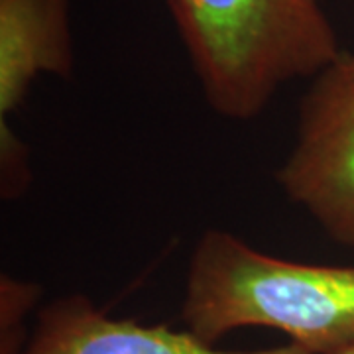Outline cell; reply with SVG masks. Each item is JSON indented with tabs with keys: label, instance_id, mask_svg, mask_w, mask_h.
I'll use <instances>...</instances> for the list:
<instances>
[{
	"label": "cell",
	"instance_id": "6da1fadb",
	"mask_svg": "<svg viewBox=\"0 0 354 354\" xmlns=\"http://www.w3.org/2000/svg\"><path fill=\"white\" fill-rule=\"evenodd\" d=\"M181 319L211 344L264 327L311 354H339L354 346V266L286 260L209 228L191 252Z\"/></svg>",
	"mask_w": 354,
	"mask_h": 354
},
{
	"label": "cell",
	"instance_id": "7a4b0ae2",
	"mask_svg": "<svg viewBox=\"0 0 354 354\" xmlns=\"http://www.w3.org/2000/svg\"><path fill=\"white\" fill-rule=\"evenodd\" d=\"M211 111L256 118L291 81L341 53L319 0H167Z\"/></svg>",
	"mask_w": 354,
	"mask_h": 354
},
{
	"label": "cell",
	"instance_id": "3957f363",
	"mask_svg": "<svg viewBox=\"0 0 354 354\" xmlns=\"http://www.w3.org/2000/svg\"><path fill=\"white\" fill-rule=\"evenodd\" d=\"M278 183L333 241L354 246V53L311 79Z\"/></svg>",
	"mask_w": 354,
	"mask_h": 354
},
{
	"label": "cell",
	"instance_id": "277c9868",
	"mask_svg": "<svg viewBox=\"0 0 354 354\" xmlns=\"http://www.w3.org/2000/svg\"><path fill=\"white\" fill-rule=\"evenodd\" d=\"M22 354H311L297 344L262 351H218L191 330L142 325L104 313L87 295L71 293L39 309Z\"/></svg>",
	"mask_w": 354,
	"mask_h": 354
},
{
	"label": "cell",
	"instance_id": "5b68a950",
	"mask_svg": "<svg viewBox=\"0 0 354 354\" xmlns=\"http://www.w3.org/2000/svg\"><path fill=\"white\" fill-rule=\"evenodd\" d=\"M73 71L69 0H0V120L39 75L71 79Z\"/></svg>",
	"mask_w": 354,
	"mask_h": 354
},
{
	"label": "cell",
	"instance_id": "8992f818",
	"mask_svg": "<svg viewBox=\"0 0 354 354\" xmlns=\"http://www.w3.org/2000/svg\"><path fill=\"white\" fill-rule=\"evenodd\" d=\"M41 288L34 281L2 274L0 278V354H22L26 348L24 319L39 301Z\"/></svg>",
	"mask_w": 354,
	"mask_h": 354
},
{
	"label": "cell",
	"instance_id": "52a82bcc",
	"mask_svg": "<svg viewBox=\"0 0 354 354\" xmlns=\"http://www.w3.org/2000/svg\"><path fill=\"white\" fill-rule=\"evenodd\" d=\"M0 171L2 199H18L30 185V153L6 120H0Z\"/></svg>",
	"mask_w": 354,
	"mask_h": 354
},
{
	"label": "cell",
	"instance_id": "ba28073f",
	"mask_svg": "<svg viewBox=\"0 0 354 354\" xmlns=\"http://www.w3.org/2000/svg\"><path fill=\"white\" fill-rule=\"evenodd\" d=\"M339 354H354V346H351V348H346V351H342Z\"/></svg>",
	"mask_w": 354,
	"mask_h": 354
},
{
	"label": "cell",
	"instance_id": "9c48e42d",
	"mask_svg": "<svg viewBox=\"0 0 354 354\" xmlns=\"http://www.w3.org/2000/svg\"><path fill=\"white\" fill-rule=\"evenodd\" d=\"M319 2H321V0H319Z\"/></svg>",
	"mask_w": 354,
	"mask_h": 354
}]
</instances>
